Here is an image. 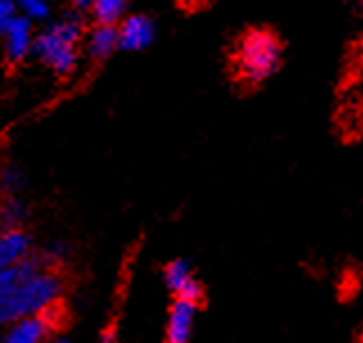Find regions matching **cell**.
Here are the masks:
<instances>
[{"label":"cell","mask_w":363,"mask_h":343,"mask_svg":"<svg viewBox=\"0 0 363 343\" xmlns=\"http://www.w3.org/2000/svg\"><path fill=\"white\" fill-rule=\"evenodd\" d=\"M192 273H190V266H187L183 260H174L165 266V283L167 287L174 291V294H179L181 287L190 281Z\"/></svg>","instance_id":"cell-12"},{"label":"cell","mask_w":363,"mask_h":343,"mask_svg":"<svg viewBox=\"0 0 363 343\" xmlns=\"http://www.w3.org/2000/svg\"><path fill=\"white\" fill-rule=\"evenodd\" d=\"M48 343H68L66 339H52V341H48Z\"/></svg>","instance_id":"cell-17"},{"label":"cell","mask_w":363,"mask_h":343,"mask_svg":"<svg viewBox=\"0 0 363 343\" xmlns=\"http://www.w3.org/2000/svg\"><path fill=\"white\" fill-rule=\"evenodd\" d=\"M48 325L39 314L28 316V319H21L9 327V332L5 334L3 343H43L48 337Z\"/></svg>","instance_id":"cell-8"},{"label":"cell","mask_w":363,"mask_h":343,"mask_svg":"<svg viewBox=\"0 0 363 343\" xmlns=\"http://www.w3.org/2000/svg\"><path fill=\"white\" fill-rule=\"evenodd\" d=\"M77 41L79 28L64 23L45 32L36 43V50L45 59V63H50L59 75H68L74 68V45H77Z\"/></svg>","instance_id":"cell-3"},{"label":"cell","mask_w":363,"mask_h":343,"mask_svg":"<svg viewBox=\"0 0 363 343\" xmlns=\"http://www.w3.org/2000/svg\"><path fill=\"white\" fill-rule=\"evenodd\" d=\"M9 48H7V53H9V61L11 63H18L25 53H28V48H30V25L28 21H23V18H14L9 23Z\"/></svg>","instance_id":"cell-9"},{"label":"cell","mask_w":363,"mask_h":343,"mask_svg":"<svg viewBox=\"0 0 363 343\" xmlns=\"http://www.w3.org/2000/svg\"><path fill=\"white\" fill-rule=\"evenodd\" d=\"M127 0H93L91 9L97 25H116L122 16Z\"/></svg>","instance_id":"cell-11"},{"label":"cell","mask_w":363,"mask_h":343,"mask_svg":"<svg viewBox=\"0 0 363 343\" xmlns=\"http://www.w3.org/2000/svg\"><path fill=\"white\" fill-rule=\"evenodd\" d=\"M64 289V278L50 266L39 273L30 276L18 287H14L7 296L0 298V325L16 323L28 316L41 314L50 303H55Z\"/></svg>","instance_id":"cell-1"},{"label":"cell","mask_w":363,"mask_h":343,"mask_svg":"<svg viewBox=\"0 0 363 343\" xmlns=\"http://www.w3.org/2000/svg\"><path fill=\"white\" fill-rule=\"evenodd\" d=\"M152 36H154L152 23L143 16H131L124 21V25L118 30V45L127 50H138L152 41Z\"/></svg>","instance_id":"cell-6"},{"label":"cell","mask_w":363,"mask_h":343,"mask_svg":"<svg viewBox=\"0 0 363 343\" xmlns=\"http://www.w3.org/2000/svg\"><path fill=\"white\" fill-rule=\"evenodd\" d=\"M21 5L34 16H45V5L41 3V0H21Z\"/></svg>","instance_id":"cell-15"},{"label":"cell","mask_w":363,"mask_h":343,"mask_svg":"<svg viewBox=\"0 0 363 343\" xmlns=\"http://www.w3.org/2000/svg\"><path fill=\"white\" fill-rule=\"evenodd\" d=\"M41 269H45L43 260L34 256H25L21 262L7 266V269H0V298L7 296L11 289L18 287L23 281H28L30 276L39 273Z\"/></svg>","instance_id":"cell-5"},{"label":"cell","mask_w":363,"mask_h":343,"mask_svg":"<svg viewBox=\"0 0 363 343\" xmlns=\"http://www.w3.org/2000/svg\"><path fill=\"white\" fill-rule=\"evenodd\" d=\"M14 5H11V0H0V30H7L9 23L14 21Z\"/></svg>","instance_id":"cell-14"},{"label":"cell","mask_w":363,"mask_h":343,"mask_svg":"<svg viewBox=\"0 0 363 343\" xmlns=\"http://www.w3.org/2000/svg\"><path fill=\"white\" fill-rule=\"evenodd\" d=\"M177 3H179L181 7H185V9H194V7L201 5L203 0H177Z\"/></svg>","instance_id":"cell-16"},{"label":"cell","mask_w":363,"mask_h":343,"mask_svg":"<svg viewBox=\"0 0 363 343\" xmlns=\"http://www.w3.org/2000/svg\"><path fill=\"white\" fill-rule=\"evenodd\" d=\"M177 298H181V300H187V303H192V305H196L199 307V303L203 300V287H201V283L196 281V278H190L183 287H181V291L177 294Z\"/></svg>","instance_id":"cell-13"},{"label":"cell","mask_w":363,"mask_h":343,"mask_svg":"<svg viewBox=\"0 0 363 343\" xmlns=\"http://www.w3.org/2000/svg\"><path fill=\"white\" fill-rule=\"evenodd\" d=\"M116 45H118V30L113 25H97L91 39V53L97 59H104L106 55L113 53Z\"/></svg>","instance_id":"cell-10"},{"label":"cell","mask_w":363,"mask_h":343,"mask_svg":"<svg viewBox=\"0 0 363 343\" xmlns=\"http://www.w3.org/2000/svg\"><path fill=\"white\" fill-rule=\"evenodd\" d=\"M30 251V237L18 228H9L0 235V269L21 262Z\"/></svg>","instance_id":"cell-7"},{"label":"cell","mask_w":363,"mask_h":343,"mask_svg":"<svg viewBox=\"0 0 363 343\" xmlns=\"http://www.w3.org/2000/svg\"><path fill=\"white\" fill-rule=\"evenodd\" d=\"M196 305L177 298L169 310V323H167V343H187L192 334Z\"/></svg>","instance_id":"cell-4"},{"label":"cell","mask_w":363,"mask_h":343,"mask_svg":"<svg viewBox=\"0 0 363 343\" xmlns=\"http://www.w3.org/2000/svg\"><path fill=\"white\" fill-rule=\"evenodd\" d=\"M282 45L275 39V34L267 30H250L244 34L235 50V75L237 80L246 84H259L269 80L280 66Z\"/></svg>","instance_id":"cell-2"}]
</instances>
